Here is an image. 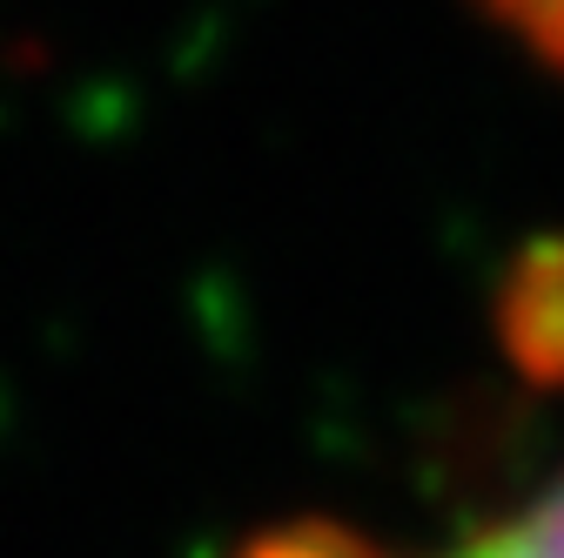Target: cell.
<instances>
[{"mask_svg":"<svg viewBox=\"0 0 564 558\" xmlns=\"http://www.w3.org/2000/svg\"><path fill=\"white\" fill-rule=\"evenodd\" d=\"M444 558H564V471L544 484L524 512H511V518H498V525L470 532V538L451 545Z\"/></svg>","mask_w":564,"mask_h":558,"instance_id":"cell-1","label":"cell"},{"mask_svg":"<svg viewBox=\"0 0 564 558\" xmlns=\"http://www.w3.org/2000/svg\"><path fill=\"white\" fill-rule=\"evenodd\" d=\"M490 14H498L538 61L564 67V0H484Z\"/></svg>","mask_w":564,"mask_h":558,"instance_id":"cell-2","label":"cell"}]
</instances>
